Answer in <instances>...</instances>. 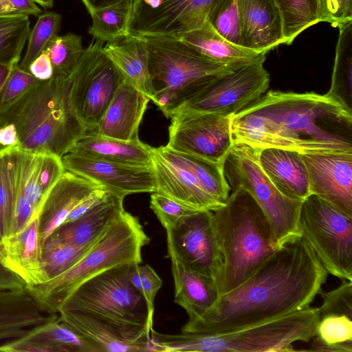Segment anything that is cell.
I'll use <instances>...</instances> for the list:
<instances>
[{"instance_id":"6da1fadb","label":"cell","mask_w":352,"mask_h":352,"mask_svg":"<svg viewBox=\"0 0 352 352\" xmlns=\"http://www.w3.org/2000/svg\"><path fill=\"white\" fill-rule=\"evenodd\" d=\"M328 273L301 238L281 245L245 281L219 296L182 332L212 334L272 320L309 307Z\"/></svg>"},{"instance_id":"7a4b0ae2","label":"cell","mask_w":352,"mask_h":352,"mask_svg":"<svg viewBox=\"0 0 352 352\" xmlns=\"http://www.w3.org/2000/svg\"><path fill=\"white\" fill-rule=\"evenodd\" d=\"M234 142L299 153H352V114L314 92L269 91L232 118Z\"/></svg>"},{"instance_id":"3957f363","label":"cell","mask_w":352,"mask_h":352,"mask_svg":"<svg viewBox=\"0 0 352 352\" xmlns=\"http://www.w3.org/2000/svg\"><path fill=\"white\" fill-rule=\"evenodd\" d=\"M69 90V77L38 80L19 100L0 109V126L14 125L23 151L62 158L87 133L72 107Z\"/></svg>"},{"instance_id":"277c9868","label":"cell","mask_w":352,"mask_h":352,"mask_svg":"<svg viewBox=\"0 0 352 352\" xmlns=\"http://www.w3.org/2000/svg\"><path fill=\"white\" fill-rule=\"evenodd\" d=\"M212 212L222 257L216 283L220 296L241 285L280 245L265 212L241 187Z\"/></svg>"},{"instance_id":"5b68a950","label":"cell","mask_w":352,"mask_h":352,"mask_svg":"<svg viewBox=\"0 0 352 352\" xmlns=\"http://www.w3.org/2000/svg\"><path fill=\"white\" fill-rule=\"evenodd\" d=\"M318 320V308L311 306L243 328L212 334L151 331L153 352L292 351L296 342H309Z\"/></svg>"},{"instance_id":"8992f818","label":"cell","mask_w":352,"mask_h":352,"mask_svg":"<svg viewBox=\"0 0 352 352\" xmlns=\"http://www.w3.org/2000/svg\"><path fill=\"white\" fill-rule=\"evenodd\" d=\"M131 263L104 270L80 285L61 304L60 311L93 316L118 330L132 342L151 344L146 302L129 279Z\"/></svg>"},{"instance_id":"52a82bcc","label":"cell","mask_w":352,"mask_h":352,"mask_svg":"<svg viewBox=\"0 0 352 352\" xmlns=\"http://www.w3.org/2000/svg\"><path fill=\"white\" fill-rule=\"evenodd\" d=\"M149 241L138 218L124 210L74 266L43 283L26 287L44 313L58 314L69 296L92 276L116 265L142 263V249Z\"/></svg>"},{"instance_id":"ba28073f","label":"cell","mask_w":352,"mask_h":352,"mask_svg":"<svg viewBox=\"0 0 352 352\" xmlns=\"http://www.w3.org/2000/svg\"><path fill=\"white\" fill-rule=\"evenodd\" d=\"M261 148L234 142L223 163V175L230 190H247L267 216L278 244L301 237L298 219L302 202L282 194L263 170L258 158Z\"/></svg>"},{"instance_id":"9c48e42d","label":"cell","mask_w":352,"mask_h":352,"mask_svg":"<svg viewBox=\"0 0 352 352\" xmlns=\"http://www.w3.org/2000/svg\"><path fill=\"white\" fill-rule=\"evenodd\" d=\"M140 37L147 49L155 89L164 87L170 91L177 99V108L212 79L235 69L205 58L176 38Z\"/></svg>"},{"instance_id":"30bf717a","label":"cell","mask_w":352,"mask_h":352,"mask_svg":"<svg viewBox=\"0 0 352 352\" xmlns=\"http://www.w3.org/2000/svg\"><path fill=\"white\" fill-rule=\"evenodd\" d=\"M298 229L328 274L352 281V217L315 195L301 204Z\"/></svg>"},{"instance_id":"8fae6325","label":"cell","mask_w":352,"mask_h":352,"mask_svg":"<svg viewBox=\"0 0 352 352\" xmlns=\"http://www.w3.org/2000/svg\"><path fill=\"white\" fill-rule=\"evenodd\" d=\"M124 77L96 40L87 48L69 76V98L74 111L87 129L97 128Z\"/></svg>"},{"instance_id":"7c38bea8","label":"cell","mask_w":352,"mask_h":352,"mask_svg":"<svg viewBox=\"0 0 352 352\" xmlns=\"http://www.w3.org/2000/svg\"><path fill=\"white\" fill-rule=\"evenodd\" d=\"M265 60L217 76L175 111L234 116L268 89L270 80L263 67Z\"/></svg>"},{"instance_id":"4fadbf2b","label":"cell","mask_w":352,"mask_h":352,"mask_svg":"<svg viewBox=\"0 0 352 352\" xmlns=\"http://www.w3.org/2000/svg\"><path fill=\"white\" fill-rule=\"evenodd\" d=\"M166 230L168 256L217 283L222 257L212 212L197 210L183 217Z\"/></svg>"},{"instance_id":"5bb4252c","label":"cell","mask_w":352,"mask_h":352,"mask_svg":"<svg viewBox=\"0 0 352 352\" xmlns=\"http://www.w3.org/2000/svg\"><path fill=\"white\" fill-rule=\"evenodd\" d=\"M219 0H133L129 33L175 37L203 26Z\"/></svg>"},{"instance_id":"9a60e30c","label":"cell","mask_w":352,"mask_h":352,"mask_svg":"<svg viewBox=\"0 0 352 352\" xmlns=\"http://www.w3.org/2000/svg\"><path fill=\"white\" fill-rule=\"evenodd\" d=\"M170 118L168 148L223 162L234 144L232 116L177 110Z\"/></svg>"},{"instance_id":"2e32d148","label":"cell","mask_w":352,"mask_h":352,"mask_svg":"<svg viewBox=\"0 0 352 352\" xmlns=\"http://www.w3.org/2000/svg\"><path fill=\"white\" fill-rule=\"evenodd\" d=\"M65 170L88 179L118 196L154 192L153 166H136L90 157L71 151L62 158Z\"/></svg>"},{"instance_id":"e0dca14e","label":"cell","mask_w":352,"mask_h":352,"mask_svg":"<svg viewBox=\"0 0 352 352\" xmlns=\"http://www.w3.org/2000/svg\"><path fill=\"white\" fill-rule=\"evenodd\" d=\"M310 195L352 217V153H300Z\"/></svg>"},{"instance_id":"ac0fdd59","label":"cell","mask_w":352,"mask_h":352,"mask_svg":"<svg viewBox=\"0 0 352 352\" xmlns=\"http://www.w3.org/2000/svg\"><path fill=\"white\" fill-rule=\"evenodd\" d=\"M318 320L310 351L352 352V281L320 294Z\"/></svg>"},{"instance_id":"d6986e66","label":"cell","mask_w":352,"mask_h":352,"mask_svg":"<svg viewBox=\"0 0 352 352\" xmlns=\"http://www.w3.org/2000/svg\"><path fill=\"white\" fill-rule=\"evenodd\" d=\"M0 263L18 276L26 287L50 279L42 258L38 217L21 231L0 239Z\"/></svg>"},{"instance_id":"ffe728a7","label":"cell","mask_w":352,"mask_h":352,"mask_svg":"<svg viewBox=\"0 0 352 352\" xmlns=\"http://www.w3.org/2000/svg\"><path fill=\"white\" fill-rule=\"evenodd\" d=\"M240 45L266 52L285 44L283 16L275 0H236Z\"/></svg>"},{"instance_id":"44dd1931","label":"cell","mask_w":352,"mask_h":352,"mask_svg":"<svg viewBox=\"0 0 352 352\" xmlns=\"http://www.w3.org/2000/svg\"><path fill=\"white\" fill-rule=\"evenodd\" d=\"M150 99L124 79L92 132L127 142L140 140L139 126Z\"/></svg>"},{"instance_id":"7402d4cb","label":"cell","mask_w":352,"mask_h":352,"mask_svg":"<svg viewBox=\"0 0 352 352\" xmlns=\"http://www.w3.org/2000/svg\"><path fill=\"white\" fill-rule=\"evenodd\" d=\"M99 186L65 170L47 195L39 216L42 245L65 221L74 208Z\"/></svg>"},{"instance_id":"603a6c76","label":"cell","mask_w":352,"mask_h":352,"mask_svg":"<svg viewBox=\"0 0 352 352\" xmlns=\"http://www.w3.org/2000/svg\"><path fill=\"white\" fill-rule=\"evenodd\" d=\"M153 163L156 177L155 192L193 210L213 211L221 207L190 170L170 164L155 153L153 147Z\"/></svg>"},{"instance_id":"cb8c5ba5","label":"cell","mask_w":352,"mask_h":352,"mask_svg":"<svg viewBox=\"0 0 352 352\" xmlns=\"http://www.w3.org/2000/svg\"><path fill=\"white\" fill-rule=\"evenodd\" d=\"M261 166L285 196L302 202L309 195L307 173L300 153L278 148H261Z\"/></svg>"},{"instance_id":"d4e9b609","label":"cell","mask_w":352,"mask_h":352,"mask_svg":"<svg viewBox=\"0 0 352 352\" xmlns=\"http://www.w3.org/2000/svg\"><path fill=\"white\" fill-rule=\"evenodd\" d=\"M103 50L124 78L152 101L155 88L144 39L129 34L107 42Z\"/></svg>"},{"instance_id":"484cf974","label":"cell","mask_w":352,"mask_h":352,"mask_svg":"<svg viewBox=\"0 0 352 352\" xmlns=\"http://www.w3.org/2000/svg\"><path fill=\"white\" fill-rule=\"evenodd\" d=\"M123 201L124 197L110 192L94 209L74 221L62 224L52 235L78 246H91L124 212Z\"/></svg>"},{"instance_id":"4316f807","label":"cell","mask_w":352,"mask_h":352,"mask_svg":"<svg viewBox=\"0 0 352 352\" xmlns=\"http://www.w3.org/2000/svg\"><path fill=\"white\" fill-rule=\"evenodd\" d=\"M171 38L181 41L205 58L230 68L266 58V52H256L228 41L215 32L208 21L199 28Z\"/></svg>"},{"instance_id":"83f0119b","label":"cell","mask_w":352,"mask_h":352,"mask_svg":"<svg viewBox=\"0 0 352 352\" xmlns=\"http://www.w3.org/2000/svg\"><path fill=\"white\" fill-rule=\"evenodd\" d=\"M52 314L43 311L26 286L0 290V341L23 336L47 322Z\"/></svg>"},{"instance_id":"f1b7e54d","label":"cell","mask_w":352,"mask_h":352,"mask_svg":"<svg viewBox=\"0 0 352 352\" xmlns=\"http://www.w3.org/2000/svg\"><path fill=\"white\" fill-rule=\"evenodd\" d=\"M171 270L175 284V302L186 310L188 321L201 317L212 307L219 297L212 279L182 265L174 256Z\"/></svg>"},{"instance_id":"f546056e","label":"cell","mask_w":352,"mask_h":352,"mask_svg":"<svg viewBox=\"0 0 352 352\" xmlns=\"http://www.w3.org/2000/svg\"><path fill=\"white\" fill-rule=\"evenodd\" d=\"M69 151L127 165L153 166V147L140 140L127 142L87 133Z\"/></svg>"},{"instance_id":"4dcf8cb0","label":"cell","mask_w":352,"mask_h":352,"mask_svg":"<svg viewBox=\"0 0 352 352\" xmlns=\"http://www.w3.org/2000/svg\"><path fill=\"white\" fill-rule=\"evenodd\" d=\"M60 320L89 341L96 352H147L151 344L132 342L109 323L93 316L76 311H60Z\"/></svg>"},{"instance_id":"1f68e13d","label":"cell","mask_w":352,"mask_h":352,"mask_svg":"<svg viewBox=\"0 0 352 352\" xmlns=\"http://www.w3.org/2000/svg\"><path fill=\"white\" fill-rule=\"evenodd\" d=\"M43 155L22 150L18 195L9 234H15L38 217L47 197L38 182V171ZM8 234V235H9Z\"/></svg>"},{"instance_id":"d6a6232c","label":"cell","mask_w":352,"mask_h":352,"mask_svg":"<svg viewBox=\"0 0 352 352\" xmlns=\"http://www.w3.org/2000/svg\"><path fill=\"white\" fill-rule=\"evenodd\" d=\"M153 150L168 162L190 170L220 206L225 204L230 190L223 175V162L176 151L166 145L153 148Z\"/></svg>"},{"instance_id":"836d02e7","label":"cell","mask_w":352,"mask_h":352,"mask_svg":"<svg viewBox=\"0 0 352 352\" xmlns=\"http://www.w3.org/2000/svg\"><path fill=\"white\" fill-rule=\"evenodd\" d=\"M338 28L331 83L325 95L352 114V21Z\"/></svg>"},{"instance_id":"e575fe53","label":"cell","mask_w":352,"mask_h":352,"mask_svg":"<svg viewBox=\"0 0 352 352\" xmlns=\"http://www.w3.org/2000/svg\"><path fill=\"white\" fill-rule=\"evenodd\" d=\"M22 150L0 147V239L9 234L18 195Z\"/></svg>"},{"instance_id":"d590c367","label":"cell","mask_w":352,"mask_h":352,"mask_svg":"<svg viewBox=\"0 0 352 352\" xmlns=\"http://www.w3.org/2000/svg\"><path fill=\"white\" fill-rule=\"evenodd\" d=\"M25 338L49 346L52 352H96L94 346L71 327L58 314L28 330Z\"/></svg>"},{"instance_id":"8d00e7d4","label":"cell","mask_w":352,"mask_h":352,"mask_svg":"<svg viewBox=\"0 0 352 352\" xmlns=\"http://www.w3.org/2000/svg\"><path fill=\"white\" fill-rule=\"evenodd\" d=\"M133 1L123 0L93 11L88 33L103 43L128 35Z\"/></svg>"},{"instance_id":"74e56055","label":"cell","mask_w":352,"mask_h":352,"mask_svg":"<svg viewBox=\"0 0 352 352\" xmlns=\"http://www.w3.org/2000/svg\"><path fill=\"white\" fill-rule=\"evenodd\" d=\"M29 15H0V62L19 63L30 32Z\"/></svg>"},{"instance_id":"f35d334b","label":"cell","mask_w":352,"mask_h":352,"mask_svg":"<svg viewBox=\"0 0 352 352\" xmlns=\"http://www.w3.org/2000/svg\"><path fill=\"white\" fill-rule=\"evenodd\" d=\"M280 10L285 44H291L305 29L319 22L318 0H275Z\"/></svg>"},{"instance_id":"ab89813d","label":"cell","mask_w":352,"mask_h":352,"mask_svg":"<svg viewBox=\"0 0 352 352\" xmlns=\"http://www.w3.org/2000/svg\"><path fill=\"white\" fill-rule=\"evenodd\" d=\"M85 49L82 45L81 36L68 33L56 35L47 45L45 51L52 62L54 77L68 78L70 76Z\"/></svg>"},{"instance_id":"60d3db41","label":"cell","mask_w":352,"mask_h":352,"mask_svg":"<svg viewBox=\"0 0 352 352\" xmlns=\"http://www.w3.org/2000/svg\"><path fill=\"white\" fill-rule=\"evenodd\" d=\"M91 246H78L50 235L42 245V258L50 279L74 266Z\"/></svg>"},{"instance_id":"b9f144b4","label":"cell","mask_w":352,"mask_h":352,"mask_svg":"<svg viewBox=\"0 0 352 352\" xmlns=\"http://www.w3.org/2000/svg\"><path fill=\"white\" fill-rule=\"evenodd\" d=\"M38 20L28 38L25 55L19 63V67L28 71L29 66L45 49L50 40L58 35L61 16L55 12H46L38 16Z\"/></svg>"},{"instance_id":"7bdbcfd3","label":"cell","mask_w":352,"mask_h":352,"mask_svg":"<svg viewBox=\"0 0 352 352\" xmlns=\"http://www.w3.org/2000/svg\"><path fill=\"white\" fill-rule=\"evenodd\" d=\"M207 21L220 36L240 45V23L236 0H219L211 10Z\"/></svg>"},{"instance_id":"ee69618b","label":"cell","mask_w":352,"mask_h":352,"mask_svg":"<svg viewBox=\"0 0 352 352\" xmlns=\"http://www.w3.org/2000/svg\"><path fill=\"white\" fill-rule=\"evenodd\" d=\"M131 263L129 279L133 286L144 298L148 307L149 320L153 323L154 300L162 285V281L149 265Z\"/></svg>"},{"instance_id":"f6af8a7d","label":"cell","mask_w":352,"mask_h":352,"mask_svg":"<svg viewBox=\"0 0 352 352\" xmlns=\"http://www.w3.org/2000/svg\"><path fill=\"white\" fill-rule=\"evenodd\" d=\"M37 80L28 71L21 69L19 63L14 64L0 93V109L19 100Z\"/></svg>"},{"instance_id":"bcb514c9","label":"cell","mask_w":352,"mask_h":352,"mask_svg":"<svg viewBox=\"0 0 352 352\" xmlns=\"http://www.w3.org/2000/svg\"><path fill=\"white\" fill-rule=\"evenodd\" d=\"M150 207L165 229L171 227L183 217L197 211L155 192L151 195Z\"/></svg>"},{"instance_id":"7dc6e473","label":"cell","mask_w":352,"mask_h":352,"mask_svg":"<svg viewBox=\"0 0 352 352\" xmlns=\"http://www.w3.org/2000/svg\"><path fill=\"white\" fill-rule=\"evenodd\" d=\"M319 22H327L333 27L352 21V0H318Z\"/></svg>"},{"instance_id":"c3c4849f","label":"cell","mask_w":352,"mask_h":352,"mask_svg":"<svg viewBox=\"0 0 352 352\" xmlns=\"http://www.w3.org/2000/svg\"><path fill=\"white\" fill-rule=\"evenodd\" d=\"M65 171L61 158L53 155H43L38 171V182L45 194L48 195Z\"/></svg>"},{"instance_id":"681fc988","label":"cell","mask_w":352,"mask_h":352,"mask_svg":"<svg viewBox=\"0 0 352 352\" xmlns=\"http://www.w3.org/2000/svg\"><path fill=\"white\" fill-rule=\"evenodd\" d=\"M110 192L104 188L99 187L74 208L63 224L74 221L85 215L103 201Z\"/></svg>"},{"instance_id":"f907efd6","label":"cell","mask_w":352,"mask_h":352,"mask_svg":"<svg viewBox=\"0 0 352 352\" xmlns=\"http://www.w3.org/2000/svg\"><path fill=\"white\" fill-rule=\"evenodd\" d=\"M28 72L38 80H48L54 76L51 60L45 51H43L30 64Z\"/></svg>"},{"instance_id":"816d5d0a","label":"cell","mask_w":352,"mask_h":352,"mask_svg":"<svg viewBox=\"0 0 352 352\" xmlns=\"http://www.w3.org/2000/svg\"><path fill=\"white\" fill-rule=\"evenodd\" d=\"M25 287V285L18 276L0 263V290L19 289Z\"/></svg>"},{"instance_id":"f5cc1de1","label":"cell","mask_w":352,"mask_h":352,"mask_svg":"<svg viewBox=\"0 0 352 352\" xmlns=\"http://www.w3.org/2000/svg\"><path fill=\"white\" fill-rule=\"evenodd\" d=\"M19 146L16 127L12 124L0 126V147Z\"/></svg>"},{"instance_id":"db71d44e","label":"cell","mask_w":352,"mask_h":352,"mask_svg":"<svg viewBox=\"0 0 352 352\" xmlns=\"http://www.w3.org/2000/svg\"><path fill=\"white\" fill-rule=\"evenodd\" d=\"M15 10V14L38 16L41 9L32 0H8Z\"/></svg>"},{"instance_id":"11a10c76","label":"cell","mask_w":352,"mask_h":352,"mask_svg":"<svg viewBox=\"0 0 352 352\" xmlns=\"http://www.w3.org/2000/svg\"><path fill=\"white\" fill-rule=\"evenodd\" d=\"M89 13L123 0H81Z\"/></svg>"},{"instance_id":"9f6ffc18","label":"cell","mask_w":352,"mask_h":352,"mask_svg":"<svg viewBox=\"0 0 352 352\" xmlns=\"http://www.w3.org/2000/svg\"><path fill=\"white\" fill-rule=\"evenodd\" d=\"M13 65L0 62V93L10 75Z\"/></svg>"},{"instance_id":"6f0895ef","label":"cell","mask_w":352,"mask_h":352,"mask_svg":"<svg viewBox=\"0 0 352 352\" xmlns=\"http://www.w3.org/2000/svg\"><path fill=\"white\" fill-rule=\"evenodd\" d=\"M15 14V10L8 0H0V15Z\"/></svg>"},{"instance_id":"680465c9","label":"cell","mask_w":352,"mask_h":352,"mask_svg":"<svg viewBox=\"0 0 352 352\" xmlns=\"http://www.w3.org/2000/svg\"><path fill=\"white\" fill-rule=\"evenodd\" d=\"M36 3L41 6L45 8H50L53 7L54 0H32Z\"/></svg>"}]
</instances>
